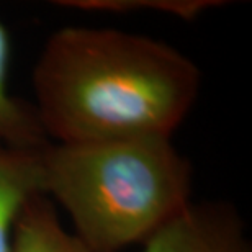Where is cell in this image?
Returning <instances> with one entry per match:
<instances>
[{
    "label": "cell",
    "mask_w": 252,
    "mask_h": 252,
    "mask_svg": "<svg viewBox=\"0 0 252 252\" xmlns=\"http://www.w3.org/2000/svg\"><path fill=\"white\" fill-rule=\"evenodd\" d=\"M191 58L146 34L64 27L32 72L34 113L53 143L172 138L200 95Z\"/></svg>",
    "instance_id": "6da1fadb"
},
{
    "label": "cell",
    "mask_w": 252,
    "mask_h": 252,
    "mask_svg": "<svg viewBox=\"0 0 252 252\" xmlns=\"http://www.w3.org/2000/svg\"><path fill=\"white\" fill-rule=\"evenodd\" d=\"M141 252H252V244L233 205L191 200L141 246Z\"/></svg>",
    "instance_id": "3957f363"
},
{
    "label": "cell",
    "mask_w": 252,
    "mask_h": 252,
    "mask_svg": "<svg viewBox=\"0 0 252 252\" xmlns=\"http://www.w3.org/2000/svg\"><path fill=\"white\" fill-rule=\"evenodd\" d=\"M41 195L92 252L143 246L191 201L193 167L172 138L138 136L38 149Z\"/></svg>",
    "instance_id": "7a4b0ae2"
},
{
    "label": "cell",
    "mask_w": 252,
    "mask_h": 252,
    "mask_svg": "<svg viewBox=\"0 0 252 252\" xmlns=\"http://www.w3.org/2000/svg\"><path fill=\"white\" fill-rule=\"evenodd\" d=\"M39 195L38 151L0 144V252H12L18 216Z\"/></svg>",
    "instance_id": "277c9868"
},
{
    "label": "cell",
    "mask_w": 252,
    "mask_h": 252,
    "mask_svg": "<svg viewBox=\"0 0 252 252\" xmlns=\"http://www.w3.org/2000/svg\"><path fill=\"white\" fill-rule=\"evenodd\" d=\"M12 38L0 20V144L15 149L38 151L48 143L32 103L10 92Z\"/></svg>",
    "instance_id": "5b68a950"
},
{
    "label": "cell",
    "mask_w": 252,
    "mask_h": 252,
    "mask_svg": "<svg viewBox=\"0 0 252 252\" xmlns=\"http://www.w3.org/2000/svg\"><path fill=\"white\" fill-rule=\"evenodd\" d=\"M12 252H92L65 229L56 205L34 196L18 216Z\"/></svg>",
    "instance_id": "8992f818"
},
{
    "label": "cell",
    "mask_w": 252,
    "mask_h": 252,
    "mask_svg": "<svg viewBox=\"0 0 252 252\" xmlns=\"http://www.w3.org/2000/svg\"><path fill=\"white\" fill-rule=\"evenodd\" d=\"M63 8L87 13H160L185 22L201 17L210 10L221 8L228 2L221 0H61Z\"/></svg>",
    "instance_id": "52a82bcc"
}]
</instances>
